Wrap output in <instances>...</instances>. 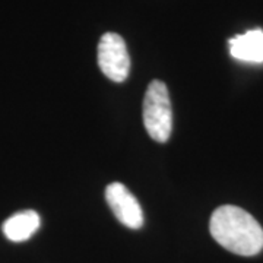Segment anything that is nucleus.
I'll use <instances>...</instances> for the list:
<instances>
[{
    "label": "nucleus",
    "mask_w": 263,
    "mask_h": 263,
    "mask_svg": "<svg viewBox=\"0 0 263 263\" xmlns=\"http://www.w3.org/2000/svg\"><path fill=\"white\" fill-rule=\"evenodd\" d=\"M209 231L216 243L240 256H254L263 249V228L245 209L224 205L214 211Z\"/></svg>",
    "instance_id": "obj_1"
},
{
    "label": "nucleus",
    "mask_w": 263,
    "mask_h": 263,
    "mask_svg": "<svg viewBox=\"0 0 263 263\" xmlns=\"http://www.w3.org/2000/svg\"><path fill=\"white\" fill-rule=\"evenodd\" d=\"M143 126L155 142L164 143L173 130L168 89L162 81H152L143 98Z\"/></svg>",
    "instance_id": "obj_2"
},
{
    "label": "nucleus",
    "mask_w": 263,
    "mask_h": 263,
    "mask_svg": "<svg viewBox=\"0 0 263 263\" xmlns=\"http://www.w3.org/2000/svg\"><path fill=\"white\" fill-rule=\"evenodd\" d=\"M98 66L113 82H123L130 72V56L119 34L107 32L98 43Z\"/></svg>",
    "instance_id": "obj_3"
},
{
    "label": "nucleus",
    "mask_w": 263,
    "mask_h": 263,
    "mask_svg": "<svg viewBox=\"0 0 263 263\" xmlns=\"http://www.w3.org/2000/svg\"><path fill=\"white\" fill-rule=\"evenodd\" d=\"M105 200L123 226L138 230L143 226V211L138 199L122 183H111L105 189Z\"/></svg>",
    "instance_id": "obj_4"
},
{
    "label": "nucleus",
    "mask_w": 263,
    "mask_h": 263,
    "mask_svg": "<svg viewBox=\"0 0 263 263\" xmlns=\"http://www.w3.org/2000/svg\"><path fill=\"white\" fill-rule=\"evenodd\" d=\"M231 56L247 63H263V31L252 29L228 41Z\"/></svg>",
    "instance_id": "obj_5"
},
{
    "label": "nucleus",
    "mask_w": 263,
    "mask_h": 263,
    "mask_svg": "<svg viewBox=\"0 0 263 263\" xmlns=\"http://www.w3.org/2000/svg\"><path fill=\"white\" fill-rule=\"evenodd\" d=\"M40 215L35 211H22L3 222V233L10 241H25L40 228Z\"/></svg>",
    "instance_id": "obj_6"
}]
</instances>
